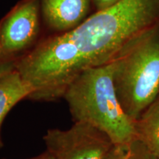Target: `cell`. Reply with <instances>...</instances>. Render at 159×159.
Returning a JSON list of instances; mask_svg holds the SVG:
<instances>
[{
    "label": "cell",
    "instance_id": "obj_1",
    "mask_svg": "<svg viewBox=\"0 0 159 159\" xmlns=\"http://www.w3.org/2000/svg\"><path fill=\"white\" fill-rule=\"evenodd\" d=\"M159 24V0H120L69 32L89 68L114 61L129 41Z\"/></svg>",
    "mask_w": 159,
    "mask_h": 159
},
{
    "label": "cell",
    "instance_id": "obj_2",
    "mask_svg": "<svg viewBox=\"0 0 159 159\" xmlns=\"http://www.w3.org/2000/svg\"><path fill=\"white\" fill-rule=\"evenodd\" d=\"M63 98L75 122L98 129L115 146L128 144L137 138L135 122L117 97L113 62L83 71L69 85Z\"/></svg>",
    "mask_w": 159,
    "mask_h": 159
},
{
    "label": "cell",
    "instance_id": "obj_3",
    "mask_svg": "<svg viewBox=\"0 0 159 159\" xmlns=\"http://www.w3.org/2000/svg\"><path fill=\"white\" fill-rule=\"evenodd\" d=\"M113 63L117 97L136 122L159 96V24L129 41Z\"/></svg>",
    "mask_w": 159,
    "mask_h": 159
},
{
    "label": "cell",
    "instance_id": "obj_4",
    "mask_svg": "<svg viewBox=\"0 0 159 159\" xmlns=\"http://www.w3.org/2000/svg\"><path fill=\"white\" fill-rule=\"evenodd\" d=\"M15 68L33 89L28 99L48 102L63 98L69 85L89 66L66 33L43 36L16 60Z\"/></svg>",
    "mask_w": 159,
    "mask_h": 159
},
{
    "label": "cell",
    "instance_id": "obj_5",
    "mask_svg": "<svg viewBox=\"0 0 159 159\" xmlns=\"http://www.w3.org/2000/svg\"><path fill=\"white\" fill-rule=\"evenodd\" d=\"M40 0H20L0 20V60L16 61L43 36Z\"/></svg>",
    "mask_w": 159,
    "mask_h": 159
},
{
    "label": "cell",
    "instance_id": "obj_6",
    "mask_svg": "<svg viewBox=\"0 0 159 159\" xmlns=\"http://www.w3.org/2000/svg\"><path fill=\"white\" fill-rule=\"evenodd\" d=\"M43 141L55 159H105L114 146L105 134L82 122L67 130L49 129Z\"/></svg>",
    "mask_w": 159,
    "mask_h": 159
},
{
    "label": "cell",
    "instance_id": "obj_7",
    "mask_svg": "<svg viewBox=\"0 0 159 159\" xmlns=\"http://www.w3.org/2000/svg\"><path fill=\"white\" fill-rule=\"evenodd\" d=\"M43 25L52 34L76 29L91 14L92 0H40Z\"/></svg>",
    "mask_w": 159,
    "mask_h": 159
},
{
    "label": "cell",
    "instance_id": "obj_8",
    "mask_svg": "<svg viewBox=\"0 0 159 159\" xmlns=\"http://www.w3.org/2000/svg\"><path fill=\"white\" fill-rule=\"evenodd\" d=\"M33 91L31 85L16 68L0 77V131L10 111L21 100L28 99Z\"/></svg>",
    "mask_w": 159,
    "mask_h": 159
},
{
    "label": "cell",
    "instance_id": "obj_9",
    "mask_svg": "<svg viewBox=\"0 0 159 159\" xmlns=\"http://www.w3.org/2000/svg\"><path fill=\"white\" fill-rule=\"evenodd\" d=\"M137 139L159 159V96L135 122Z\"/></svg>",
    "mask_w": 159,
    "mask_h": 159
},
{
    "label": "cell",
    "instance_id": "obj_10",
    "mask_svg": "<svg viewBox=\"0 0 159 159\" xmlns=\"http://www.w3.org/2000/svg\"><path fill=\"white\" fill-rule=\"evenodd\" d=\"M148 150L139 139L130 144L111 148L105 159H147Z\"/></svg>",
    "mask_w": 159,
    "mask_h": 159
},
{
    "label": "cell",
    "instance_id": "obj_11",
    "mask_svg": "<svg viewBox=\"0 0 159 159\" xmlns=\"http://www.w3.org/2000/svg\"><path fill=\"white\" fill-rule=\"evenodd\" d=\"M120 0H92L93 7L95 11H99L115 5Z\"/></svg>",
    "mask_w": 159,
    "mask_h": 159
},
{
    "label": "cell",
    "instance_id": "obj_12",
    "mask_svg": "<svg viewBox=\"0 0 159 159\" xmlns=\"http://www.w3.org/2000/svg\"><path fill=\"white\" fill-rule=\"evenodd\" d=\"M16 61L14 60H11V61L0 60V77L15 69Z\"/></svg>",
    "mask_w": 159,
    "mask_h": 159
},
{
    "label": "cell",
    "instance_id": "obj_13",
    "mask_svg": "<svg viewBox=\"0 0 159 159\" xmlns=\"http://www.w3.org/2000/svg\"><path fill=\"white\" fill-rule=\"evenodd\" d=\"M29 159H55V158L52 156L50 153H49L48 151L46 150L44 152H43V153Z\"/></svg>",
    "mask_w": 159,
    "mask_h": 159
},
{
    "label": "cell",
    "instance_id": "obj_14",
    "mask_svg": "<svg viewBox=\"0 0 159 159\" xmlns=\"http://www.w3.org/2000/svg\"><path fill=\"white\" fill-rule=\"evenodd\" d=\"M147 159H158V158H157L156 156H154L152 154H151L150 152L148 151V156H147Z\"/></svg>",
    "mask_w": 159,
    "mask_h": 159
},
{
    "label": "cell",
    "instance_id": "obj_15",
    "mask_svg": "<svg viewBox=\"0 0 159 159\" xmlns=\"http://www.w3.org/2000/svg\"><path fill=\"white\" fill-rule=\"evenodd\" d=\"M2 145H3L2 142H0V148H2Z\"/></svg>",
    "mask_w": 159,
    "mask_h": 159
},
{
    "label": "cell",
    "instance_id": "obj_16",
    "mask_svg": "<svg viewBox=\"0 0 159 159\" xmlns=\"http://www.w3.org/2000/svg\"><path fill=\"white\" fill-rule=\"evenodd\" d=\"M0 142H2V139H0Z\"/></svg>",
    "mask_w": 159,
    "mask_h": 159
}]
</instances>
